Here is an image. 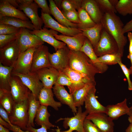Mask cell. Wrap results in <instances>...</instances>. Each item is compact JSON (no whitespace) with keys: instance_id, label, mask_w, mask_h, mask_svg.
Listing matches in <instances>:
<instances>
[{"instance_id":"cell-14","label":"cell","mask_w":132,"mask_h":132,"mask_svg":"<svg viewBox=\"0 0 132 132\" xmlns=\"http://www.w3.org/2000/svg\"><path fill=\"white\" fill-rule=\"evenodd\" d=\"M29 31L31 34L37 36L44 42L47 43L53 46L56 51L66 45L65 43L60 42L55 38L54 34H58V33L53 29L49 30L44 27L40 30L34 29L32 31L29 30Z\"/></svg>"},{"instance_id":"cell-59","label":"cell","mask_w":132,"mask_h":132,"mask_svg":"<svg viewBox=\"0 0 132 132\" xmlns=\"http://www.w3.org/2000/svg\"><path fill=\"white\" fill-rule=\"evenodd\" d=\"M132 76V73L131 74ZM132 114V105L131 107L129 108V112L127 115L129 116H130L131 114Z\"/></svg>"},{"instance_id":"cell-22","label":"cell","mask_w":132,"mask_h":132,"mask_svg":"<svg viewBox=\"0 0 132 132\" xmlns=\"http://www.w3.org/2000/svg\"><path fill=\"white\" fill-rule=\"evenodd\" d=\"M81 8L86 11L96 24L101 23L104 14L96 0H82Z\"/></svg>"},{"instance_id":"cell-28","label":"cell","mask_w":132,"mask_h":132,"mask_svg":"<svg viewBox=\"0 0 132 132\" xmlns=\"http://www.w3.org/2000/svg\"><path fill=\"white\" fill-rule=\"evenodd\" d=\"M47 106L41 105L36 115L34 121L38 125L43 126L47 130L56 126L49 121V118L50 114L47 110Z\"/></svg>"},{"instance_id":"cell-13","label":"cell","mask_w":132,"mask_h":132,"mask_svg":"<svg viewBox=\"0 0 132 132\" xmlns=\"http://www.w3.org/2000/svg\"><path fill=\"white\" fill-rule=\"evenodd\" d=\"M12 75L18 77L38 100L39 93L44 86L36 72H30L25 74H15Z\"/></svg>"},{"instance_id":"cell-61","label":"cell","mask_w":132,"mask_h":132,"mask_svg":"<svg viewBox=\"0 0 132 132\" xmlns=\"http://www.w3.org/2000/svg\"><path fill=\"white\" fill-rule=\"evenodd\" d=\"M131 31H132V30H131Z\"/></svg>"},{"instance_id":"cell-54","label":"cell","mask_w":132,"mask_h":132,"mask_svg":"<svg viewBox=\"0 0 132 132\" xmlns=\"http://www.w3.org/2000/svg\"><path fill=\"white\" fill-rule=\"evenodd\" d=\"M127 57L130 60L131 63V66L129 69L130 74H131L132 73V53H129Z\"/></svg>"},{"instance_id":"cell-15","label":"cell","mask_w":132,"mask_h":132,"mask_svg":"<svg viewBox=\"0 0 132 132\" xmlns=\"http://www.w3.org/2000/svg\"><path fill=\"white\" fill-rule=\"evenodd\" d=\"M86 118L91 121L102 132H113V120L106 113L98 112L88 114Z\"/></svg>"},{"instance_id":"cell-21","label":"cell","mask_w":132,"mask_h":132,"mask_svg":"<svg viewBox=\"0 0 132 132\" xmlns=\"http://www.w3.org/2000/svg\"><path fill=\"white\" fill-rule=\"evenodd\" d=\"M62 72L70 78L74 85L75 91L83 87L86 84L96 83L87 75L72 70L69 67Z\"/></svg>"},{"instance_id":"cell-25","label":"cell","mask_w":132,"mask_h":132,"mask_svg":"<svg viewBox=\"0 0 132 132\" xmlns=\"http://www.w3.org/2000/svg\"><path fill=\"white\" fill-rule=\"evenodd\" d=\"M54 93L52 89L44 87L41 90L38 97V100L41 105L50 106L58 110L62 105L60 102L55 101L54 98Z\"/></svg>"},{"instance_id":"cell-16","label":"cell","mask_w":132,"mask_h":132,"mask_svg":"<svg viewBox=\"0 0 132 132\" xmlns=\"http://www.w3.org/2000/svg\"><path fill=\"white\" fill-rule=\"evenodd\" d=\"M39 7L34 1L28 5H20L18 9L22 11L28 18L30 19L35 30H39L42 28L44 24L43 21L38 14Z\"/></svg>"},{"instance_id":"cell-45","label":"cell","mask_w":132,"mask_h":132,"mask_svg":"<svg viewBox=\"0 0 132 132\" xmlns=\"http://www.w3.org/2000/svg\"><path fill=\"white\" fill-rule=\"evenodd\" d=\"M120 65L123 73L125 75L128 83V89L130 90H132V82L130 78L131 74L129 69L126 66L123 64L121 61H120L118 64Z\"/></svg>"},{"instance_id":"cell-43","label":"cell","mask_w":132,"mask_h":132,"mask_svg":"<svg viewBox=\"0 0 132 132\" xmlns=\"http://www.w3.org/2000/svg\"><path fill=\"white\" fill-rule=\"evenodd\" d=\"M17 33L0 34V48L16 40Z\"/></svg>"},{"instance_id":"cell-11","label":"cell","mask_w":132,"mask_h":132,"mask_svg":"<svg viewBox=\"0 0 132 132\" xmlns=\"http://www.w3.org/2000/svg\"><path fill=\"white\" fill-rule=\"evenodd\" d=\"M48 48L43 45L35 48L34 53L31 72H36L42 68L51 67L48 59Z\"/></svg>"},{"instance_id":"cell-32","label":"cell","mask_w":132,"mask_h":132,"mask_svg":"<svg viewBox=\"0 0 132 132\" xmlns=\"http://www.w3.org/2000/svg\"><path fill=\"white\" fill-rule=\"evenodd\" d=\"M12 69L13 67L5 66L0 63V88L10 92Z\"/></svg>"},{"instance_id":"cell-51","label":"cell","mask_w":132,"mask_h":132,"mask_svg":"<svg viewBox=\"0 0 132 132\" xmlns=\"http://www.w3.org/2000/svg\"><path fill=\"white\" fill-rule=\"evenodd\" d=\"M127 37L129 42V53H132V33L129 32L127 33Z\"/></svg>"},{"instance_id":"cell-34","label":"cell","mask_w":132,"mask_h":132,"mask_svg":"<svg viewBox=\"0 0 132 132\" xmlns=\"http://www.w3.org/2000/svg\"><path fill=\"white\" fill-rule=\"evenodd\" d=\"M15 103L11 92L0 88V104L9 116L12 113Z\"/></svg>"},{"instance_id":"cell-31","label":"cell","mask_w":132,"mask_h":132,"mask_svg":"<svg viewBox=\"0 0 132 132\" xmlns=\"http://www.w3.org/2000/svg\"><path fill=\"white\" fill-rule=\"evenodd\" d=\"M96 83L91 82L86 84L83 87L76 90L72 94L76 106L78 108L82 106L89 91Z\"/></svg>"},{"instance_id":"cell-58","label":"cell","mask_w":132,"mask_h":132,"mask_svg":"<svg viewBox=\"0 0 132 132\" xmlns=\"http://www.w3.org/2000/svg\"><path fill=\"white\" fill-rule=\"evenodd\" d=\"M111 4L115 7L117 3L119 0H110Z\"/></svg>"},{"instance_id":"cell-44","label":"cell","mask_w":132,"mask_h":132,"mask_svg":"<svg viewBox=\"0 0 132 132\" xmlns=\"http://www.w3.org/2000/svg\"><path fill=\"white\" fill-rule=\"evenodd\" d=\"M83 127L85 132H102L91 121L86 118L84 121Z\"/></svg>"},{"instance_id":"cell-53","label":"cell","mask_w":132,"mask_h":132,"mask_svg":"<svg viewBox=\"0 0 132 132\" xmlns=\"http://www.w3.org/2000/svg\"><path fill=\"white\" fill-rule=\"evenodd\" d=\"M11 5L17 8H19V5L17 3L16 0H5Z\"/></svg>"},{"instance_id":"cell-17","label":"cell","mask_w":132,"mask_h":132,"mask_svg":"<svg viewBox=\"0 0 132 132\" xmlns=\"http://www.w3.org/2000/svg\"><path fill=\"white\" fill-rule=\"evenodd\" d=\"M36 72L44 87L51 89L55 83L59 73V72L51 66L40 69Z\"/></svg>"},{"instance_id":"cell-37","label":"cell","mask_w":132,"mask_h":132,"mask_svg":"<svg viewBox=\"0 0 132 132\" xmlns=\"http://www.w3.org/2000/svg\"><path fill=\"white\" fill-rule=\"evenodd\" d=\"M123 56L119 53L106 55L98 57V62L107 65H114L118 64L120 61H121V58Z\"/></svg>"},{"instance_id":"cell-24","label":"cell","mask_w":132,"mask_h":132,"mask_svg":"<svg viewBox=\"0 0 132 132\" xmlns=\"http://www.w3.org/2000/svg\"><path fill=\"white\" fill-rule=\"evenodd\" d=\"M3 16L14 17L29 21V18L23 12L14 7L5 0H0V17Z\"/></svg>"},{"instance_id":"cell-20","label":"cell","mask_w":132,"mask_h":132,"mask_svg":"<svg viewBox=\"0 0 132 132\" xmlns=\"http://www.w3.org/2000/svg\"><path fill=\"white\" fill-rule=\"evenodd\" d=\"M54 94L62 104L68 106L74 114L77 112L72 94L69 93L64 86L54 85L53 88Z\"/></svg>"},{"instance_id":"cell-36","label":"cell","mask_w":132,"mask_h":132,"mask_svg":"<svg viewBox=\"0 0 132 132\" xmlns=\"http://www.w3.org/2000/svg\"><path fill=\"white\" fill-rule=\"evenodd\" d=\"M117 12L123 16L132 14V0H120L115 7Z\"/></svg>"},{"instance_id":"cell-3","label":"cell","mask_w":132,"mask_h":132,"mask_svg":"<svg viewBox=\"0 0 132 132\" xmlns=\"http://www.w3.org/2000/svg\"><path fill=\"white\" fill-rule=\"evenodd\" d=\"M27 99L15 103L9 119L11 123L23 131L27 130L28 121Z\"/></svg>"},{"instance_id":"cell-49","label":"cell","mask_w":132,"mask_h":132,"mask_svg":"<svg viewBox=\"0 0 132 132\" xmlns=\"http://www.w3.org/2000/svg\"><path fill=\"white\" fill-rule=\"evenodd\" d=\"M27 130L32 132H47V129L44 127L42 126L39 128L36 129L34 127H31L27 128ZM75 132H77L76 131Z\"/></svg>"},{"instance_id":"cell-7","label":"cell","mask_w":132,"mask_h":132,"mask_svg":"<svg viewBox=\"0 0 132 132\" xmlns=\"http://www.w3.org/2000/svg\"><path fill=\"white\" fill-rule=\"evenodd\" d=\"M17 39L21 53L31 48H37L44 43L38 37L31 33L25 28H20L17 33Z\"/></svg>"},{"instance_id":"cell-19","label":"cell","mask_w":132,"mask_h":132,"mask_svg":"<svg viewBox=\"0 0 132 132\" xmlns=\"http://www.w3.org/2000/svg\"><path fill=\"white\" fill-rule=\"evenodd\" d=\"M54 35L57 40L65 43L70 50L75 51H80L87 38L82 33L73 36L57 33Z\"/></svg>"},{"instance_id":"cell-46","label":"cell","mask_w":132,"mask_h":132,"mask_svg":"<svg viewBox=\"0 0 132 132\" xmlns=\"http://www.w3.org/2000/svg\"><path fill=\"white\" fill-rule=\"evenodd\" d=\"M35 2L38 5L39 7L41 9V11L43 13L50 15V10L46 0H34Z\"/></svg>"},{"instance_id":"cell-50","label":"cell","mask_w":132,"mask_h":132,"mask_svg":"<svg viewBox=\"0 0 132 132\" xmlns=\"http://www.w3.org/2000/svg\"><path fill=\"white\" fill-rule=\"evenodd\" d=\"M132 30V19L124 25L123 30L124 33L131 31Z\"/></svg>"},{"instance_id":"cell-41","label":"cell","mask_w":132,"mask_h":132,"mask_svg":"<svg viewBox=\"0 0 132 132\" xmlns=\"http://www.w3.org/2000/svg\"><path fill=\"white\" fill-rule=\"evenodd\" d=\"M61 11L69 21L77 24L80 23L78 12L76 10L66 11L62 10Z\"/></svg>"},{"instance_id":"cell-47","label":"cell","mask_w":132,"mask_h":132,"mask_svg":"<svg viewBox=\"0 0 132 132\" xmlns=\"http://www.w3.org/2000/svg\"><path fill=\"white\" fill-rule=\"evenodd\" d=\"M4 126L13 132H32L27 130H23L19 127L12 124H9L7 122L5 123Z\"/></svg>"},{"instance_id":"cell-9","label":"cell","mask_w":132,"mask_h":132,"mask_svg":"<svg viewBox=\"0 0 132 132\" xmlns=\"http://www.w3.org/2000/svg\"><path fill=\"white\" fill-rule=\"evenodd\" d=\"M35 48H29L20 54L13 67L12 75L25 74L31 72L33 55Z\"/></svg>"},{"instance_id":"cell-12","label":"cell","mask_w":132,"mask_h":132,"mask_svg":"<svg viewBox=\"0 0 132 132\" xmlns=\"http://www.w3.org/2000/svg\"><path fill=\"white\" fill-rule=\"evenodd\" d=\"M10 82L11 93L15 103L27 99L31 92L18 77L12 75Z\"/></svg>"},{"instance_id":"cell-60","label":"cell","mask_w":132,"mask_h":132,"mask_svg":"<svg viewBox=\"0 0 132 132\" xmlns=\"http://www.w3.org/2000/svg\"><path fill=\"white\" fill-rule=\"evenodd\" d=\"M128 121L130 123H132V114L128 118Z\"/></svg>"},{"instance_id":"cell-39","label":"cell","mask_w":132,"mask_h":132,"mask_svg":"<svg viewBox=\"0 0 132 132\" xmlns=\"http://www.w3.org/2000/svg\"><path fill=\"white\" fill-rule=\"evenodd\" d=\"M82 0H63L61 4L62 10L66 11L78 10L81 7Z\"/></svg>"},{"instance_id":"cell-18","label":"cell","mask_w":132,"mask_h":132,"mask_svg":"<svg viewBox=\"0 0 132 132\" xmlns=\"http://www.w3.org/2000/svg\"><path fill=\"white\" fill-rule=\"evenodd\" d=\"M96 91L95 86L90 90L85 100V110L88 114L98 112L106 113V107L101 104L97 99L95 96Z\"/></svg>"},{"instance_id":"cell-29","label":"cell","mask_w":132,"mask_h":132,"mask_svg":"<svg viewBox=\"0 0 132 132\" xmlns=\"http://www.w3.org/2000/svg\"><path fill=\"white\" fill-rule=\"evenodd\" d=\"M49 1L51 14L58 22L67 27L78 28L77 24L71 22L68 20L62 11L56 6L54 0Z\"/></svg>"},{"instance_id":"cell-10","label":"cell","mask_w":132,"mask_h":132,"mask_svg":"<svg viewBox=\"0 0 132 132\" xmlns=\"http://www.w3.org/2000/svg\"><path fill=\"white\" fill-rule=\"evenodd\" d=\"M41 17L44 24V27L50 28L62 34L73 36L82 32V31L77 28L65 26L55 20L49 14L42 12Z\"/></svg>"},{"instance_id":"cell-6","label":"cell","mask_w":132,"mask_h":132,"mask_svg":"<svg viewBox=\"0 0 132 132\" xmlns=\"http://www.w3.org/2000/svg\"><path fill=\"white\" fill-rule=\"evenodd\" d=\"M21 53L16 39L0 48V63L5 66L13 67Z\"/></svg>"},{"instance_id":"cell-23","label":"cell","mask_w":132,"mask_h":132,"mask_svg":"<svg viewBox=\"0 0 132 132\" xmlns=\"http://www.w3.org/2000/svg\"><path fill=\"white\" fill-rule=\"evenodd\" d=\"M80 51L84 53L90 58L100 73H103L107 70L108 68L107 65L98 62V57L95 54L91 43L87 38L85 39Z\"/></svg>"},{"instance_id":"cell-55","label":"cell","mask_w":132,"mask_h":132,"mask_svg":"<svg viewBox=\"0 0 132 132\" xmlns=\"http://www.w3.org/2000/svg\"><path fill=\"white\" fill-rule=\"evenodd\" d=\"M55 3L57 7L60 9L61 8V4L62 0H54Z\"/></svg>"},{"instance_id":"cell-56","label":"cell","mask_w":132,"mask_h":132,"mask_svg":"<svg viewBox=\"0 0 132 132\" xmlns=\"http://www.w3.org/2000/svg\"><path fill=\"white\" fill-rule=\"evenodd\" d=\"M0 132H10L9 130L5 128L3 126L0 124Z\"/></svg>"},{"instance_id":"cell-2","label":"cell","mask_w":132,"mask_h":132,"mask_svg":"<svg viewBox=\"0 0 132 132\" xmlns=\"http://www.w3.org/2000/svg\"><path fill=\"white\" fill-rule=\"evenodd\" d=\"M69 67L71 69L85 74L95 81V75L100 73L90 58L80 51L70 50Z\"/></svg>"},{"instance_id":"cell-57","label":"cell","mask_w":132,"mask_h":132,"mask_svg":"<svg viewBox=\"0 0 132 132\" xmlns=\"http://www.w3.org/2000/svg\"><path fill=\"white\" fill-rule=\"evenodd\" d=\"M125 132H132V123H130L126 130Z\"/></svg>"},{"instance_id":"cell-26","label":"cell","mask_w":132,"mask_h":132,"mask_svg":"<svg viewBox=\"0 0 132 132\" xmlns=\"http://www.w3.org/2000/svg\"><path fill=\"white\" fill-rule=\"evenodd\" d=\"M106 107V114L113 120L117 119L123 115L127 114L129 111L126 99L115 105H108Z\"/></svg>"},{"instance_id":"cell-52","label":"cell","mask_w":132,"mask_h":132,"mask_svg":"<svg viewBox=\"0 0 132 132\" xmlns=\"http://www.w3.org/2000/svg\"><path fill=\"white\" fill-rule=\"evenodd\" d=\"M18 4L20 5H25L29 4L33 2L34 0H16Z\"/></svg>"},{"instance_id":"cell-4","label":"cell","mask_w":132,"mask_h":132,"mask_svg":"<svg viewBox=\"0 0 132 132\" xmlns=\"http://www.w3.org/2000/svg\"><path fill=\"white\" fill-rule=\"evenodd\" d=\"M94 49L98 57L106 55L119 53V48L116 42L104 28L100 40Z\"/></svg>"},{"instance_id":"cell-40","label":"cell","mask_w":132,"mask_h":132,"mask_svg":"<svg viewBox=\"0 0 132 132\" xmlns=\"http://www.w3.org/2000/svg\"><path fill=\"white\" fill-rule=\"evenodd\" d=\"M102 12L104 14L106 13L117 12L114 6L110 0H96Z\"/></svg>"},{"instance_id":"cell-8","label":"cell","mask_w":132,"mask_h":132,"mask_svg":"<svg viewBox=\"0 0 132 132\" xmlns=\"http://www.w3.org/2000/svg\"><path fill=\"white\" fill-rule=\"evenodd\" d=\"M70 52V50L66 45L55 53H49L48 59L51 66L59 72L69 67Z\"/></svg>"},{"instance_id":"cell-5","label":"cell","mask_w":132,"mask_h":132,"mask_svg":"<svg viewBox=\"0 0 132 132\" xmlns=\"http://www.w3.org/2000/svg\"><path fill=\"white\" fill-rule=\"evenodd\" d=\"M88 114L86 110L83 112L81 106L78 107L77 113L74 116L71 117L61 118L57 122L63 120V126L65 129L69 127V129L65 131H61L58 127L54 130L50 132H73L76 131L77 132H85L83 124Z\"/></svg>"},{"instance_id":"cell-48","label":"cell","mask_w":132,"mask_h":132,"mask_svg":"<svg viewBox=\"0 0 132 132\" xmlns=\"http://www.w3.org/2000/svg\"><path fill=\"white\" fill-rule=\"evenodd\" d=\"M0 117L5 121L9 124H11L9 119V115L4 109L0 105Z\"/></svg>"},{"instance_id":"cell-1","label":"cell","mask_w":132,"mask_h":132,"mask_svg":"<svg viewBox=\"0 0 132 132\" xmlns=\"http://www.w3.org/2000/svg\"><path fill=\"white\" fill-rule=\"evenodd\" d=\"M101 23L104 29L115 40L118 46L119 52L123 55L127 40L123 32V24L120 17L115 13H105Z\"/></svg>"},{"instance_id":"cell-38","label":"cell","mask_w":132,"mask_h":132,"mask_svg":"<svg viewBox=\"0 0 132 132\" xmlns=\"http://www.w3.org/2000/svg\"><path fill=\"white\" fill-rule=\"evenodd\" d=\"M54 85L67 86L70 94H72L75 91L74 85L70 78L62 72H59L58 77Z\"/></svg>"},{"instance_id":"cell-27","label":"cell","mask_w":132,"mask_h":132,"mask_svg":"<svg viewBox=\"0 0 132 132\" xmlns=\"http://www.w3.org/2000/svg\"><path fill=\"white\" fill-rule=\"evenodd\" d=\"M27 100L28 121L27 128L31 127H35L34 119L41 105L39 101L36 99L31 92L28 95Z\"/></svg>"},{"instance_id":"cell-30","label":"cell","mask_w":132,"mask_h":132,"mask_svg":"<svg viewBox=\"0 0 132 132\" xmlns=\"http://www.w3.org/2000/svg\"><path fill=\"white\" fill-rule=\"evenodd\" d=\"M103 29L101 23L96 24L90 28L82 30V33L91 43L93 48L97 45L100 38Z\"/></svg>"},{"instance_id":"cell-35","label":"cell","mask_w":132,"mask_h":132,"mask_svg":"<svg viewBox=\"0 0 132 132\" xmlns=\"http://www.w3.org/2000/svg\"><path fill=\"white\" fill-rule=\"evenodd\" d=\"M77 11L80 21V23L77 24L78 29L82 31L93 27L96 24L84 9L81 7Z\"/></svg>"},{"instance_id":"cell-42","label":"cell","mask_w":132,"mask_h":132,"mask_svg":"<svg viewBox=\"0 0 132 132\" xmlns=\"http://www.w3.org/2000/svg\"><path fill=\"white\" fill-rule=\"evenodd\" d=\"M21 28H18L7 24H0V34H17Z\"/></svg>"},{"instance_id":"cell-33","label":"cell","mask_w":132,"mask_h":132,"mask_svg":"<svg viewBox=\"0 0 132 132\" xmlns=\"http://www.w3.org/2000/svg\"><path fill=\"white\" fill-rule=\"evenodd\" d=\"M0 24H8L18 28H25L32 30L34 29L31 22L24 21L14 17H0Z\"/></svg>"}]
</instances>
